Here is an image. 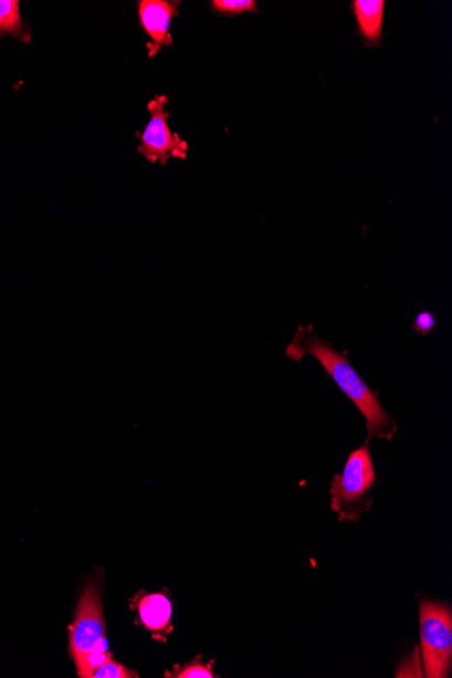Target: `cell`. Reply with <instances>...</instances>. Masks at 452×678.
Here are the masks:
<instances>
[{
    "label": "cell",
    "instance_id": "6da1fadb",
    "mask_svg": "<svg viewBox=\"0 0 452 678\" xmlns=\"http://www.w3.org/2000/svg\"><path fill=\"white\" fill-rule=\"evenodd\" d=\"M286 356L294 362H299L305 356L317 359L336 385L365 416L369 437L393 439L397 432L396 420L383 410L377 394L361 380L346 353L337 351L327 340L319 338L311 324L297 328L291 345L286 347Z\"/></svg>",
    "mask_w": 452,
    "mask_h": 678
},
{
    "label": "cell",
    "instance_id": "7a4b0ae2",
    "mask_svg": "<svg viewBox=\"0 0 452 678\" xmlns=\"http://www.w3.org/2000/svg\"><path fill=\"white\" fill-rule=\"evenodd\" d=\"M377 481L370 448L361 446L346 462L345 470L336 474L330 484L333 511L341 520L357 521L371 507L370 490Z\"/></svg>",
    "mask_w": 452,
    "mask_h": 678
},
{
    "label": "cell",
    "instance_id": "3957f363",
    "mask_svg": "<svg viewBox=\"0 0 452 678\" xmlns=\"http://www.w3.org/2000/svg\"><path fill=\"white\" fill-rule=\"evenodd\" d=\"M420 642L425 677L450 676L452 664V612L448 603H420Z\"/></svg>",
    "mask_w": 452,
    "mask_h": 678
},
{
    "label": "cell",
    "instance_id": "277c9868",
    "mask_svg": "<svg viewBox=\"0 0 452 678\" xmlns=\"http://www.w3.org/2000/svg\"><path fill=\"white\" fill-rule=\"evenodd\" d=\"M167 98L158 95L148 104L150 119L140 135L138 152L150 163L166 166L171 159H186L187 142L180 139L168 125Z\"/></svg>",
    "mask_w": 452,
    "mask_h": 678
},
{
    "label": "cell",
    "instance_id": "5b68a950",
    "mask_svg": "<svg viewBox=\"0 0 452 678\" xmlns=\"http://www.w3.org/2000/svg\"><path fill=\"white\" fill-rule=\"evenodd\" d=\"M106 624L98 587L90 585L77 603L74 624L70 632V650L75 664L106 639Z\"/></svg>",
    "mask_w": 452,
    "mask_h": 678
},
{
    "label": "cell",
    "instance_id": "8992f818",
    "mask_svg": "<svg viewBox=\"0 0 452 678\" xmlns=\"http://www.w3.org/2000/svg\"><path fill=\"white\" fill-rule=\"evenodd\" d=\"M179 2L168 0H141L138 2V20L149 39L148 56L158 55L161 47L172 44L171 22L178 14Z\"/></svg>",
    "mask_w": 452,
    "mask_h": 678
},
{
    "label": "cell",
    "instance_id": "52a82bcc",
    "mask_svg": "<svg viewBox=\"0 0 452 678\" xmlns=\"http://www.w3.org/2000/svg\"><path fill=\"white\" fill-rule=\"evenodd\" d=\"M138 616L143 626L153 634H168L171 627L172 605L162 593L144 595L137 600Z\"/></svg>",
    "mask_w": 452,
    "mask_h": 678
},
{
    "label": "cell",
    "instance_id": "ba28073f",
    "mask_svg": "<svg viewBox=\"0 0 452 678\" xmlns=\"http://www.w3.org/2000/svg\"><path fill=\"white\" fill-rule=\"evenodd\" d=\"M353 9L360 38L366 41V44L378 45L382 39L383 0H355Z\"/></svg>",
    "mask_w": 452,
    "mask_h": 678
},
{
    "label": "cell",
    "instance_id": "9c48e42d",
    "mask_svg": "<svg viewBox=\"0 0 452 678\" xmlns=\"http://www.w3.org/2000/svg\"><path fill=\"white\" fill-rule=\"evenodd\" d=\"M11 35L17 40L29 42L30 32L22 21L21 3L18 0H0V38Z\"/></svg>",
    "mask_w": 452,
    "mask_h": 678
},
{
    "label": "cell",
    "instance_id": "30bf717a",
    "mask_svg": "<svg viewBox=\"0 0 452 678\" xmlns=\"http://www.w3.org/2000/svg\"><path fill=\"white\" fill-rule=\"evenodd\" d=\"M112 658V654L107 649L106 639H104L93 651H90L80 664H76L77 675L83 678H90L99 666Z\"/></svg>",
    "mask_w": 452,
    "mask_h": 678
},
{
    "label": "cell",
    "instance_id": "8fae6325",
    "mask_svg": "<svg viewBox=\"0 0 452 678\" xmlns=\"http://www.w3.org/2000/svg\"><path fill=\"white\" fill-rule=\"evenodd\" d=\"M212 9L220 15H239L244 13H256L255 0H213Z\"/></svg>",
    "mask_w": 452,
    "mask_h": 678
},
{
    "label": "cell",
    "instance_id": "7c38bea8",
    "mask_svg": "<svg viewBox=\"0 0 452 678\" xmlns=\"http://www.w3.org/2000/svg\"><path fill=\"white\" fill-rule=\"evenodd\" d=\"M166 677L174 678H213L216 677L212 664L195 661L186 666H175L172 671H167Z\"/></svg>",
    "mask_w": 452,
    "mask_h": 678
},
{
    "label": "cell",
    "instance_id": "4fadbf2b",
    "mask_svg": "<svg viewBox=\"0 0 452 678\" xmlns=\"http://www.w3.org/2000/svg\"><path fill=\"white\" fill-rule=\"evenodd\" d=\"M93 678H134L138 677L136 671L125 668L123 664L108 659L104 665L99 666L92 676Z\"/></svg>",
    "mask_w": 452,
    "mask_h": 678
},
{
    "label": "cell",
    "instance_id": "5bb4252c",
    "mask_svg": "<svg viewBox=\"0 0 452 678\" xmlns=\"http://www.w3.org/2000/svg\"><path fill=\"white\" fill-rule=\"evenodd\" d=\"M437 326L435 316L430 311H420L413 324V331L419 335H428L433 331Z\"/></svg>",
    "mask_w": 452,
    "mask_h": 678
}]
</instances>
